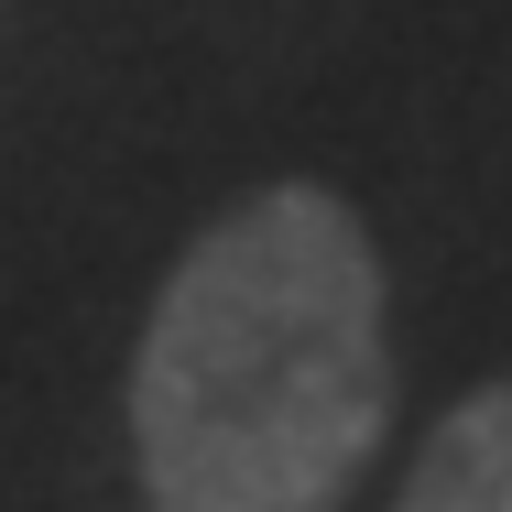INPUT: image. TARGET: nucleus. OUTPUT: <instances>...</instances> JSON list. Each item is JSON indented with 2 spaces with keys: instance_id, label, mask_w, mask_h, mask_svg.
Masks as SVG:
<instances>
[{
  "instance_id": "f03ea898",
  "label": "nucleus",
  "mask_w": 512,
  "mask_h": 512,
  "mask_svg": "<svg viewBox=\"0 0 512 512\" xmlns=\"http://www.w3.org/2000/svg\"><path fill=\"white\" fill-rule=\"evenodd\" d=\"M393 512H512V371L480 382L414 447V480H404Z\"/></svg>"
},
{
  "instance_id": "f257e3e1",
  "label": "nucleus",
  "mask_w": 512,
  "mask_h": 512,
  "mask_svg": "<svg viewBox=\"0 0 512 512\" xmlns=\"http://www.w3.org/2000/svg\"><path fill=\"white\" fill-rule=\"evenodd\" d=\"M393 436V284L360 207L284 175L207 218L131 349L142 512H338Z\"/></svg>"
}]
</instances>
